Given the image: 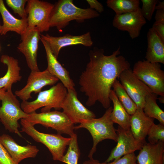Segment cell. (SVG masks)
<instances>
[{
  "label": "cell",
  "instance_id": "1",
  "mask_svg": "<svg viewBox=\"0 0 164 164\" xmlns=\"http://www.w3.org/2000/svg\"><path fill=\"white\" fill-rule=\"evenodd\" d=\"M120 54V47L108 56L101 48L94 47L90 50L89 61L79 81L80 91L87 97V106L98 101L105 108L110 107L109 95L114 82L122 72L130 68L129 62Z\"/></svg>",
  "mask_w": 164,
  "mask_h": 164
},
{
  "label": "cell",
  "instance_id": "2",
  "mask_svg": "<svg viewBox=\"0 0 164 164\" xmlns=\"http://www.w3.org/2000/svg\"><path fill=\"white\" fill-rule=\"evenodd\" d=\"M99 16V13L94 10L78 7L74 5L72 0H60L54 4L50 15L49 26L50 27H55L60 31L71 21L82 22L86 19Z\"/></svg>",
  "mask_w": 164,
  "mask_h": 164
},
{
  "label": "cell",
  "instance_id": "3",
  "mask_svg": "<svg viewBox=\"0 0 164 164\" xmlns=\"http://www.w3.org/2000/svg\"><path fill=\"white\" fill-rule=\"evenodd\" d=\"M112 109L113 107L110 106L107 109L101 117L82 120L79 125L74 126V129L86 128L91 135L93 144L88 155L90 159L93 158V155L96 151L97 145L100 142L106 139L117 142L116 129L114 127V123L110 117Z\"/></svg>",
  "mask_w": 164,
  "mask_h": 164
},
{
  "label": "cell",
  "instance_id": "4",
  "mask_svg": "<svg viewBox=\"0 0 164 164\" xmlns=\"http://www.w3.org/2000/svg\"><path fill=\"white\" fill-rule=\"evenodd\" d=\"M67 93V89L62 83L59 82L48 90L40 91L35 100L31 102L22 101L21 107L27 114L43 107L41 112L50 111L53 108L59 110L61 109Z\"/></svg>",
  "mask_w": 164,
  "mask_h": 164
},
{
  "label": "cell",
  "instance_id": "5",
  "mask_svg": "<svg viewBox=\"0 0 164 164\" xmlns=\"http://www.w3.org/2000/svg\"><path fill=\"white\" fill-rule=\"evenodd\" d=\"M21 132H24L35 141L46 146L51 153L53 160L60 161L64 155L67 146L69 145L70 137L66 138L57 134H47L40 132L34 126L25 119L21 120Z\"/></svg>",
  "mask_w": 164,
  "mask_h": 164
},
{
  "label": "cell",
  "instance_id": "6",
  "mask_svg": "<svg viewBox=\"0 0 164 164\" xmlns=\"http://www.w3.org/2000/svg\"><path fill=\"white\" fill-rule=\"evenodd\" d=\"M12 90L5 91L1 100L0 107V121L6 130L20 136L18 121L27 118L29 115L22 109L20 104Z\"/></svg>",
  "mask_w": 164,
  "mask_h": 164
},
{
  "label": "cell",
  "instance_id": "7",
  "mask_svg": "<svg viewBox=\"0 0 164 164\" xmlns=\"http://www.w3.org/2000/svg\"><path fill=\"white\" fill-rule=\"evenodd\" d=\"M132 71L153 93L164 97V71L160 63L139 60L135 63Z\"/></svg>",
  "mask_w": 164,
  "mask_h": 164
},
{
  "label": "cell",
  "instance_id": "8",
  "mask_svg": "<svg viewBox=\"0 0 164 164\" xmlns=\"http://www.w3.org/2000/svg\"><path fill=\"white\" fill-rule=\"evenodd\" d=\"M24 119L34 126L39 124L47 128H51L60 135L66 134L71 136L75 133L74 124L63 112H35L29 114L28 117Z\"/></svg>",
  "mask_w": 164,
  "mask_h": 164
},
{
  "label": "cell",
  "instance_id": "9",
  "mask_svg": "<svg viewBox=\"0 0 164 164\" xmlns=\"http://www.w3.org/2000/svg\"><path fill=\"white\" fill-rule=\"evenodd\" d=\"M54 4L39 0H28L25 8L28 27H37L40 32L49 30V21Z\"/></svg>",
  "mask_w": 164,
  "mask_h": 164
},
{
  "label": "cell",
  "instance_id": "10",
  "mask_svg": "<svg viewBox=\"0 0 164 164\" xmlns=\"http://www.w3.org/2000/svg\"><path fill=\"white\" fill-rule=\"evenodd\" d=\"M118 79L137 107L143 109L146 97L153 93L151 90L136 77L130 68L122 72Z\"/></svg>",
  "mask_w": 164,
  "mask_h": 164
},
{
  "label": "cell",
  "instance_id": "11",
  "mask_svg": "<svg viewBox=\"0 0 164 164\" xmlns=\"http://www.w3.org/2000/svg\"><path fill=\"white\" fill-rule=\"evenodd\" d=\"M58 80L47 69L42 71H31L26 85L22 89L16 91L15 94L22 101H27L32 98L31 94L32 92L35 94L39 93L44 87L53 85Z\"/></svg>",
  "mask_w": 164,
  "mask_h": 164
},
{
  "label": "cell",
  "instance_id": "12",
  "mask_svg": "<svg viewBox=\"0 0 164 164\" xmlns=\"http://www.w3.org/2000/svg\"><path fill=\"white\" fill-rule=\"evenodd\" d=\"M40 33L37 27H27L26 32L21 35V42L17 47L24 55L31 71H40L37 57Z\"/></svg>",
  "mask_w": 164,
  "mask_h": 164
},
{
  "label": "cell",
  "instance_id": "13",
  "mask_svg": "<svg viewBox=\"0 0 164 164\" xmlns=\"http://www.w3.org/2000/svg\"><path fill=\"white\" fill-rule=\"evenodd\" d=\"M116 133L118 136L117 144L111 150L109 156L105 161L106 162L117 160L122 156L134 153L137 150H140L146 142L136 140L130 129H125L118 126Z\"/></svg>",
  "mask_w": 164,
  "mask_h": 164
},
{
  "label": "cell",
  "instance_id": "14",
  "mask_svg": "<svg viewBox=\"0 0 164 164\" xmlns=\"http://www.w3.org/2000/svg\"><path fill=\"white\" fill-rule=\"evenodd\" d=\"M61 109L74 124L79 123L82 120L96 117L95 114L84 106L78 100L75 89L67 90Z\"/></svg>",
  "mask_w": 164,
  "mask_h": 164
},
{
  "label": "cell",
  "instance_id": "15",
  "mask_svg": "<svg viewBox=\"0 0 164 164\" xmlns=\"http://www.w3.org/2000/svg\"><path fill=\"white\" fill-rule=\"evenodd\" d=\"M146 23L140 8L136 11L121 15H116L113 21V26L118 30L128 32L132 39L138 37L142 27Z\"/></svg>",
  "mask_w": 164,
  "mask_h": 164
},
{
  "label": "cell",
  "instance_id": "16",
  "mask_svg": "<svg viewBox=\"0 0 164 164\" xmlns=\"http://www.w3.org/2000/svg\"><path fill=\"white\" fill-rule=\"evenodd\" d=\"M40 38L48 43L52 53L57 59L62 48L79 44L90 47L93 44L89 32L80 35L74 36L67 34L60 37L53 36L48 34H41Z\"/></svg>",
  "mask_w": 164,
  "mask_h": 164
},
{
  "label": "cell",
  "instance_id": "17",
  "mask_svg": "<svg viewBox=\"0 0 164 164\" xmlns=\"http://www.w3.org/2000/svg\"><path fill=\"white\" fill-rule=\"evenodd\" d=\"M0 142L17 164L24 159L35 158L39 151L35 145L28 144L22 146L19 145L7 134H3L0 136Z\"/></svg>",
  "mask_w": 164,
  "mask_h": 164
},
{
  "label": "cell",
  "instance_id": "18",
  "mask_svg": "<svg viewBox=\"0 0 164 164\" xmlns=\"http://www.w3.org/2000/svg\"><path fill=\"white\" fill-rule=\"evenodd\" d=\"M45 48L46 56L47 67L46 69L52 74L60 80L67 89H74V84L69 72L59 63L52 53L48 43L40 38Z\"/></svg>",
  "mask_w": 164,
  "mask_h": 164
},
{
  "label": "cell",
  "instance_id": "19",
  "mask_svg": "<svg viewBox=\"0 0 164 164\" xmlns=\"http://www.w3.org/2000/svg\"><path fill=\"white\" fill-rule=\"evenodd\" d=\"M154 119L149 117L142 108L137 107L131 115L130 130L134 137L137 140L145 142V138L149 130L154 123Z\"/></svg>",
  "mask_w": 164,
  "mask_h": 164
},
{
  "label": "cell",
  "instance_id": "20",
  "mask_svg": "<svg viewBox=\"0 0 164 164\" xmlns=\"http://www.w3.org/2000/svg\"><path fill=\"white\" fill-rule=\"evenodd\" d=\"M164 142L155 144L146 142L140 150L136 159L138 164H164Z\"/></svg>",
  "mask_w": 164,
  "mask_h": 164
},
{
  "label": "cell",
  "instance_id": "21",
  "mask_svg": "<svg viewBox=\"0 0 164 164\" xmlns=\"http://www.w3.org/2000/svg\"><path fill=\"white\" fill-rule=\"evenodd\" d=\"M0 61L7 65V70L5 75L0 78V89L5 91L12 90V84L20 81L22 79L18 60L8 55H3L1 56Z\"/></svg>",
  "mask_w": 164,
  "mask_h": 164
},
{
  "label": "cell",
  "instance_id": "22",
  "mask_svg": "<svg viewBox=\"0 0 164 164\" xmlns=\"http://www.w3.org/2000/svg\"><path fill=\"white\" fill-rule=\"evenodd\" d=\"M147 40L146 60L151 63L164 64V42L152 28L147 32Z\"/></svg>",
  "mask_w": 164,
  "mask_h": 164
},
{
  "label": "cell",
  "instance_id": "23",
  "mask_svg": "<svg viewBox=\"0 0 164 164\" xmlns=\"http://www.w3.org/2000/svg\"><path fill=\"white\" fill-rule=\"evenodd\" d=\"M0 13L3 20L1 35H5L9 31H13L21 35L26 31L27 19H18L15 17L6 7L3 1L0 0Z\"/></svg>",
  "mask_w": 164,
  "mask_h": 164
},
{
  "label": "cell",
  "instance_id": "24",
  "mask_svg": "<svg viewBox=\"0 0 164 164\" xmlns=\"http://www.w3.org/2000/svg\"><path fill=\"white\" fill-rule=\"evenodd\" d=\"M109 98L113 105L111 114V119L114 123L117 124L124 129H130L131 115L126 111L112 89L110 92Z\"/></svg>",
  "mask_w": 164,
  "mask_h": 164
},
{
  "label": "cell",
  "instance_id": "25",
  "mask_svg": "<svg viewBox=\"0 0 164 164\" xmlns=\"http://www.w3.org/2000/svg\"><path fill=\"white\" fill-rule=\"evenodd\" d=\"M158 96L154 93L148 95L145 98L143 109L148 116L156 119L160 123L164 125V112L157 103Z\"/></svg>",
  "mask_w": 164,
  "mask_h": 164
},
{
  "label": "cell",
  "instance_id": "26",
  "mask_svg": "<svg viewBox=\"0 0 164 164\" xmlns=\"http://www.w3.org/2000/svg\"><path fill=\"white\" fill-rule=\"evenodd\" d=\"M106 3L116 15L135 12L140 8L139 0H108Z\"/></svg>",
  "mask_w": 164,
  "mask_h": 164
},
{
  "label": "cell",
  "instance_id": "27",
  "mask_svg": "<svg viewBox=\"0 0 164 164\" xmlns=\"http://www.w3.org/2000/svg\"><path fill=\"white\" fill-rule=\"evenodd\" d=\"M112 88L118 99L128 113L131 115L135 111L137 107L118 79L114 82Z\"/></svg>",
  "mask_w": 164,
  "mask_h": 164
},
{
  "label": "cell",
  "instance_id": "28",
  "mask_svg": "<svg viewBox=\"0 0 164 164\" xmlns=\"http://www.w3.org/2000/svg\"><path fill=\"white\" fill-rule=\"evenodd\" d=\"M71 140L67 151L60 162L67 164H78L80 155L77 135L74 133L70 136Z\"/></svg>",
  "mask_w": 164,
  "mask_h": 164
},
{
  "label": "cell",
  "instance_id": "29",
  "mask_svg": "<svg viewBox=\"0 0 164 164\" xmlns=\"http://www.w3.org/2000/svg\"><path fill=\"white\" fill-rule=\"evenodd\" d=\"M147 135L149 143L151 144H155L159 141L164 142V125L154 123L149 130Z\"/></svg>",
  "mask_w": 164,
  "mask_h": 164
},
{
  "label": "cell",
  "instance_id": "30",
  "mask_svg": "<svg viewBox=\"0 0 164 164\" xmlns=\"http://www.w3.org/2000/svg\"><path fill=\"white\" fill-rule=\"evenodd\" d=\"M28 0H6L7 5L13 11L14 13L18 14L22 19H26L27 15L25 6Z\"/></svg>",
  "mask_w": 164,
  "mask_h": 164
},
{
  "label": "cell",
  "instance_id": "31",
  "mask_svg": "<svg viewBox=\"0 0 164 164\" xmlns=\"http://www.w3.org/2000/svg\"><path fill=\"white\" fill-rule=\"evenodd\" d=\"M158 0H141L142 6L140 8L142 14L146 20L150 21L155 10Z\"/></svg>",
  "mask_w": 164,
  "mask_h": 164
},
{
  "label": "cell",
  "instance_id": "32",
  "mask_svg": "<svg viewBox=\"0 0 164 164\" xmlns=\"http://www.w3.org/2000/svg\"><path fill=\"white\" fill-rule=\"evenodd\" d=\"M136 156L134 153L126 155L116 161L111 162L100 163L97 160V164H135Z\"/></svg>",
  "mask_w": 164,
  "mask_h": 164
},
{
  "label": "cell",
  "instance_id": "33",
  "mask_svg": "<svg viewBox=\"0 0 164 164\" xmlns=\"http://www.w3.org/2000/svg\"><path fill=\"white\" fill-rule=\"evenodd\" d=\"M0 164H17L0 142Z\"/></svg>",
  "mask_w": 164,
  "mask_h": 164
},
{
  "label": "cell",
  "instance_id": "34",
  "mask_svg": "<svg viewBox=\"0 0 164 164\" xmlns=\"http://www.w3.org/2000/svg\"><path fill=\"white\" fill-rule=\"evenodd\" d=\"M152 28L164 42V22H155Z\"/></svg>",
  "mask_w": 164,
  "mask_h": 164
},
{
  "label": "cell",
  "instance_id": "35",
  "mask_svg": "<svg viewBox=\"0 0 164 164\" xmlns=\"http://www.w3.org/2000/svg\"><path fill=\"white\" fill-rule=\"evenodd\" d=\"M90 5V8L96 11L98 13H101L104 11V8L102 4L96 0H87Z\"/></svg>",
  "mask_w": 164,
  "mask_h": 164
},
{
  "label": "cell",
  "instance_id": "36",
  "mask_svg": "<svg viewBox=\"0 0 164 164\" xmlns=\"http://www.w3.org/2000/svg\"><path fill=\"white\" fill-rule=\"evenodd\" d=\"M155 18V22H164V10H156Z\"/></svg>",
  "mask_w": 164,
  "mask_h": 164
},
{
  "label": "cell",
  "instance_id": "37",
  "mask_svg": "<svg viewBox=\"0 0 164 164\" xmlns=\"http://www.w3.org/2000/svg\"><path fill=\"white\" fill-rule=\"evenodd\" d=\"M155 10H164V1L158 0L155 6Z\"/></svg>",
  "mask_w": 164,
  "mask_h": 164
},
{
  "label": "cell",
  "instance_id": "38",
  "mask_svg": "<svg viewBox=\"0 0 164 164\" xmlns=\"http://www.w3.org/2000/svg\"><path fill=\"white\" fill-rule=\"evenodd\" d=\"M97 160L94 159L93 158L85 161L82 164H97Z\"/></svg>",
  "mask_w": 164,
  "mask_h": 164
},
{
  "label": "cell",
  "instance_id": "39",
  "mask_svg": "<svg viewBox=\"0 0 164 164\" xmlns=\"http://www.w3.org/2000/svg\"><path fill=\"white\" fill-rule=\"evenodd\" d=\"M5 91L3 89H0V101H1Z\"/></svg>",
  "mask_w": 164,
  "mask_h": 164
},
{
  "label": "cell",
  "instance_id": "40",
  "mask_svg": "<svg viewBox=\"0 0 164 164\" xmlns=\"http://www.w3.org/2000/svg\"><path fill=\"white\" fill-rule=\"evenodd\" d=\"M158 99L159 100L160 102L162 103H164V97L160 96Z\"/></svg>",
  "mask_w": 164,
  "mask_h": 164
},
{
  "label": "cell",
  "instance_id": "41",
  "mask_svg": "<svg viewBox=\"0 0 164 164\" xmlns=\"http://www.w3.org/2000/svg\"><path fill=\"white\" fill-rule=\"evenodd\" d=\"M2 30V26L0 24V34H1Z\"/></svg>",
  "mask_w": 164,
  "mask_h": 164
},
{
  "label": "cell",
  "instance_id": "42",
  "mask_svg": "<svg viewBox=\"0 0 164 164\" xmlns=\"http://www.w3.org/2000/svg\"><path fill=\"white\" fill-rule=\"evenodd\" d=\"M135 164H136V163H135Z\"/></svg>",
  "mask_w": 164,
  "mask_h": 164
},
{
  "label": "cell",
  "instance_id": "43",
  "mask_svg": "<svg viewBox=\"0 0 164 164\" xmlns=\"http://www.w3.org/2000/svg\"></svg>",
  "mask_w": 164,
  "mask_h": 164
}]
</instances>
